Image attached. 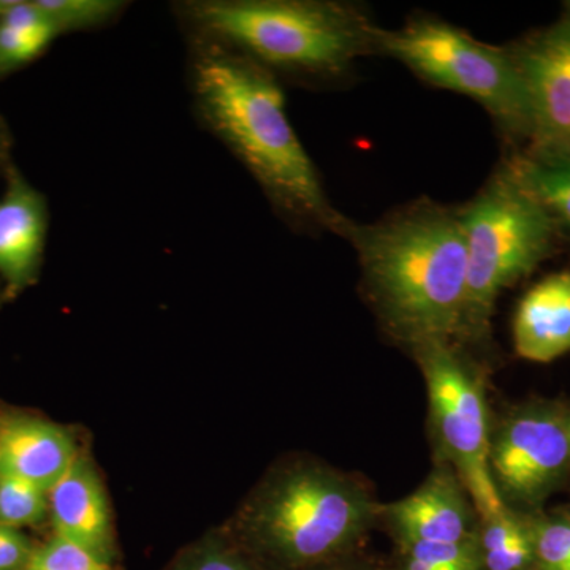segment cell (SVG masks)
I'll return each instance as SVG.
<instances>
[{
  "instance_id": "obj_1",
  "label": "cell",
  "mask_w": 570,
  "mask_h": 570,
  "mask_svg": "<svg viewBox=\"0 0 570 570\" xmlns=\"http://www.w3.org/2000/svg\"><path fill=\"white\" fill-rule=\"evenodd\" d=\"M187 82L200 126L234 154L288 223L343 235L348 219L330 204L288 121L277 77L214 41L187 39Z\"/></svg>"
},
{
  "instance_id": "obj_2",
  "label": "cell",
  "mask_w": 570,
  "mask_h": 570,
  "mask_svg": "<svg viewBox=\"0 0 570 570\" xmlns=\"http://www.w3.org/2000/svg\"><path fill=\"white\" fill-rule=\"evenodd\" d=\"M367 294L382 321L412 346L464 335L468 249L460 209L417 204L381 223L348 220Z\"/></svg>"
},
{
  "instance_id": "obj_3",
  "label": "cell",
  "mask_w": 570,
  "mask_h": 570,
  "mask_svg": "<svg viewBox=\"0 0 570 570\" xmlns=\"http://www.w3.org/2000/svg\"><path fill=\"white\" fill-rule=\"evenodd\" d=\"M187 39L224 45L273 75L330 78L377 52V29L354 6L330 0H184Z\"/></svg>"
},
{
  "instance_id": "obj_4",
  "label": "cell",
  "mask_w": 570,
  "mask_h": 570,
  "mask_svg": "<svg viewBox=\"0 0 570 570\" xmlns=\"http://www.w3.org/2000/svg\"><path fill=\"white\" fill-rule=\"evenodd\" d=\"M373 515V502L354 480L317 464H294L254 491L228 532L247 553L299 569L344 549Z\"/></svg>"
},
{
  "instance_id": "obj_5",
  "label": "cell",
  "mask_w": 570,
  "mask_h": 570,
  "mask_svg": "<svg viewBox=\"0 0 570 570\" xmlns=\"http://www.w3.org/2000/svg\"><path fill=\"white\" fill-rule=\"evenodd\" d=\"M460 216L468 249L464 336L483 337L499 294L549 257L560 224L508 165L460 209Z\"/></svg>"
},
{
  "instance_id": "obj_6",
  "label": "cell",
  "mask_w": 570,
  "mask_h": 570,
  "mask_svg": "<svg viewBox=\"0 0 570 570\" xmlns=\"http://www.w3.org/2000/svg\"><path fill=\"white\" fill-rule=\"evenodd\" d=\"M376 45L423 80L478 100L510 137H532L530 92L512 50L428 18L396 31L377 29Z\"/></svg>"
},
{
  "instance_id": "obj_7",
  "label": "cell",
  "mask_w": 570,
  "mask_h": 570,
  "mask_svg": "<svg viewBox=\"0 0 570 570\" xmlns=\"http://www.w3.org/2000/svg\"><path fill=\"white\" fill-rule=\"evenodd\" d=\"M412 347L425 376L434 425L459 469L461 485L483 521L501 515L508 508L491 475L489 415L478 377L450 343L428 341Z\"/></svg>"
},
{
  "instance_id": "obj_8",
  "label": "cell",
  "mask_w": 570,
  "mask_h": 570,
  "mask_svg": "<svg viewBox=\"0 0 570 570\" xmlns=\"http://www.w3.org/2000/svg\"><path fill=\"white\" fill-rule=\"evenodd\" d=\"M569 460L566 423L543 412L510 420L490 445L491 475L498 491H508L521 501L542 498L561 478Z\"/></svg>"
},
{
  "instance_id": "obj_9",
  "label": "cell",
  "mask_w": 570,
  "mask_h": 570,
  "mask_svg": "<svg viewBox=\"0 0 570 570\" xmlns=\"http://www.w3.org/2000/svg\"><path fill=\"white\" fill-rule=\"evenodd\" d=\"M512 52L530 92L532 153L570 156V22L562 20Z\"/></svg>"
},
{
  "instance_id": "obj_10",
  "label": "cell",
  "mask_w": 570,
  "mask_h": 570,
  "mask_svg": "<svg viewBox=\"0 0 570 570\" xmlns=\"http://www.w3.org/2000/svg\"><path fill=\"white\" fill-rule=\"evenodd\" d=\"M50 209L47 197L17 170L7 168L0 197V277L20 292L36 283L47 247Z\"/></svg>"
},
{
  "instance_id": "obj_11",
  "label": "cell",
  "mask_w": 570,
  "mask_h": 570,
  "mask_svg": "<svg viewBox=\"0 0 570 570\" xmlns=\"http://www.w3.org/2000/svg\"><path fill=\"white\" fill-rule=\"evenodd\" d=\"M55 534L92 551L102 560H115L111 510L107 493L91 461L78 455L50 493Z\"/></svg>"
},
{
  "instance_id": "obj_12",
  "label": "cell",
  "mask_w": 570,
  "mask_h": 570,
  "mask_svg": "<svg viewBox=\"0 0 570 570\" xmlns=\"http://www.w3.org/2000/svg\"><path fill=\"white\" fill-rule=\"evenodd\" d=\"M464 487L449 469L434 472L415 493L385 508L404 543H456L471 539V510Z\"/></svg>"
},
{
  "instance_id": "obj_13",
  "label": "cell",
  "mask_w": 570,
  "mask_h": 570,
  "mask_svg": "<svg viewBox=\"0 0 570 570\" xmlns=\"http://www.w3.org/2000/svg\"><path fill=\"white\" fill-rule=\"evenodd\" d=\"M78 459L69 431L47 420L0 422V475L31 482L50 493Z\"/></svg>"
},
{
  "instance_id": "obj_14",
  "label": "cell",
  "mask_w": 570,
  "mask_h": 570,
  "mask_svg": "<svg viewBox=\"0 0 570 570\" xmlns=\"http://www.w3.org/2000/svg\"><path fill=\"white\" fill-rule=\"evenodd\" d=\"M521 358L550 363L570 351V272L554 273L528 292L513 318Z\"/></svg>"
},
{
  "instance_id": "obj_15",
  "label": "cell",
  "mask_w": 570,
  "mask_h": 570,
  "mask_svg": "<svg viewBox=\"0 0 570 570\" xmlns=\"http://www.w3.org/2000/svg\"><path fill=\"white\" fill-rule=\"evenodd\" d=\"M58 37L33 0H0V80L37 61Z\"/></svg>"
},
{
  "instance_id": "obj_16",
  "label": "cell",
  "mask_w": 570,
  "mask_h": 570,
  "mask_svg": "<svg viewBox=\"0 0 570 570\" xmlns=\"http://www.w3.org/2000/svg\"><path fill=\"white\" fill-rule=\"evenodd\" d=\"M517 181L538 198L543 208L570 230V156L532 153L508 164Z\"/></svg>"
},
{
  "instance_id": "obj_17",
  "label": "cell",
  "mask_w": 570,
  "mask_h": 570,
  "mask_svg": "<svg viewBox=\"0 0 570 570\" xmlns=\"http://www.w3.org/2000/svg\"><path fill=\"white\" fill-rule=\"evenodd\" d=\"M58 32H91L108 28L122 17V0H33Z\"/></svg>"
},
{
  "instance_id": "obj_18",
  "label": "cell",
  "mask_w": 570,
  "mask_h": 570,
  "mask_svg": "<svg viewBox=\"0 0 570 570\" xmlns=\"http://www.w3.org/2000/svg\"><path fill=\"white\" fill-rule=\"evenodd\" d=\"M165 570H257L230 532H212L179 551Z\"/></svg>"
},
{
  "instance_id": "obj_19",
  "label": "cell",
  "mask_w": 570,
  "mask_h": 570,
  "mask_svg": "<svg viewBox=\"0 0 570 570\" xmlns=\"http://www.w3.org/2000/svg\"><path fill=\"white\" fill-rule=\"evenodd\" d=\"M50 510L48 491L31 482L0 475V524L9 528L40 523Z\"/></svg>"
},
{
  "instance_id": "obj_20",
  "label": "cell",
  "mask_w": 570,
  "mask_h": 570,
  "mask_svg": "<svg viewBox=\"0 0 570 570\" xmlns=\"http://www.w3.org/2000/svg\"><path fill=\"white\" fill-rule=\"evenodd\" d=\"M24 570H116L112 562L102 560L92 551L70 540L55 538L36 550Z\"/></svg>"
},
{
  "instance_id": "obj_21",
  "label": "cell",
  "mask_w": 570,
  "mask_h": 570,
  "mask_svg": "<svg viewBox=\"0 0 570 570\" xmlns=\"http://www.w3.org/2000/svg\"><path fill=\"white\" fill-rule=\"evenodd\" d=\"M534 554L542 570H570V521L539 524L532 534Z\"/></svg>"
},
{
  "instance_id": "obj_22",
  "label": "cell",
  "mask_w": 570,
  "mask_h": 570,
  "mask_svg": "<svg viewBox=\"0 0 570 570\" xmlns=\"http://www.w3.org/2000/svg\"><path fill=\"white\" fill-rule=\"evenodd\" d=\"M532 557H534L532 534L523 528L501 549L483 553L482 560L489 570H521L527 568Z\"/></svg>"
},
{
  "instance_id": "obj_23",
  "label": "cell",
  "mask_w": 570,
  "mask_h": 570,
  "mask_svg": "<svg viewBox=\"0 0 570 570\" xmlns=\"http://www.w3.org/2000/svg\"><path fill=\"white\" fill-rule=\"evenodd\" d=\"M36 549L17 528L0 524V570H24Z\"/></svg>"
},
{
  "instance_id": "obj_24",
  "label": "cell",
  "mask_w": 570,
  "mask_h": 570,
  "mask_svg": "<svg viewBox=\"0 0 570 570\" xmlns=\"http://www.w3.org/2000/svg\"><path fill=\"white\" fill-rule=\"evenodd\" d=\"M11 151V134L9 126L0 116V167H9Z\"/></svg>"
},
{
  "instance_id": "obj_25",
  "label": "cell",
  "mask_w": 570,
  "mask_h": 570,
  "mask_svg": "<svg viewBox=\"0 0 570 570\" xmlns=\"http://www.w3.org/2000/svg\"><path fill=\"white\" fill-rule=\"evenodd\" d=\"M403 570H439L434 566L428 564L426 561L420 560L417 557H412L407 553V560L404 562Z\"/></svg>"
},
{
  "instance_id": "obj_26",
  "label": "cell",
  "mask_w": 570,
  "mask_h": 570,
  "mask_svg": "<svg viewBox=\"0 0 570 570\" xmlns=\"http://www.w3.org/2000/svg\"><path fill=\"white\" fill-rule=\"evenodd\" d=\"M569 7H566V17L564 21L570 22V3H568Z\"/></svg>"
},
{
  "instance_id": "obj_27",
  "label": "cell",
  "mask_w": 570,
  "mask_h": 570,
  "mask_svg": "<svg viewBox=\"0 0 570 570\" xmlns=\"http://www.w3.org/2000/svg\"><path fill=\"white\" fill-rule=\"evenodd\" d=\"M566 430H568V436H569V442H570V420L568 423H566Z\"/></svg>"
}]
</instances>
